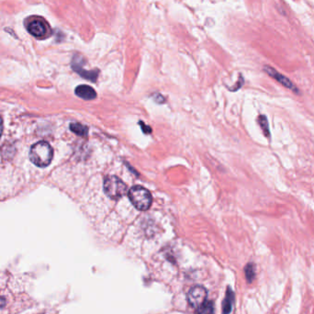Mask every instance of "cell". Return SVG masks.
<instances>
[{"label":"cell","instance_id":"13","mask_svg":"<svg viewBox=\"0 0 314 314\" xmlns=\"http://www.w3.org/2000/svg\"><path fill=\"white\" fill-rule=\"evenodd\" d=\"M244 274L248 283L254 281L255 278V267L253 263L247 264L246 267H244Z\"/></svg>","mask_w":314,"mask_h":314},{"label":"cell","instance_id":"8","mask_svg":"<svg viewBox=\"0 0 314 314\" xmlns=\"http://www.w3.org/2000/svg\"><path fill=\"white\" fill-rule=\"evenodd\" d=\"M76 95L85 101H92L97 98V93L94 89L87 85L78 86L76 89Z\"/></svg>","mask_w":314,"mask_h":314},{"label":"cell","instance_id":"12","mask_svg":"<svg viewBox=\"0 0 314 314\" xmlns=\"http://www.w3.org/2000/svg\"><path fill=\"white\" fill-rule=\"evenodd\" d=\"M257 120H258V124L260 125L261 129L263 130L264 135L269 138L270 137V130H269V123H268L267 117L265 115H260Z\"/></svg>","mask_w":314,"mask_h":314},{"label":"cell","instance_id":"15","mask_svg":"<svg viewBox=\"0 0 314 314\" xmlns=\"http://www.w3.org/2000/svg\"><path fill=\"white\" fill-rule=\"evenodd\" d=\"M2 132H3V121H2V119L0 118V137L2 135Z\"/></svg>","mask_w":314,"mask_h":314},{"label":"cell","instance_id":"5","mask_svg":"<svg viewBox=\"0 0 314 314\" xmlns=\"http://www.w3.org/2000/svg\"><path fill=\"white\" fill-rule=\"evenodd\" d=\"M84 64H85V59L83 56H81L80 54H76L72 60V68L84 78L88 79L89 81L96 82L97 78L99 77V70L97 69L92 71L85 70L83 68Z\"/></svg>","mask_w":314,"mask_h":314},{"label":"cell","instance_id":"9","mask_svg":"<svg viewBox=\"0 0 314 314\" xmlns=\"http://www.w3.org/2000/svg\"><path fill=\"white\" fill-rule=\"evenodd\" d=\"M233 303H234V294L231 291V288L228 287L223 303H222V314H231Z\"/></svg>","mask_w":314,"mask_h":314},{"label":"cell","instance_id":"2","mask_svg":"<svg viewBox=\"0 0 314 314\" xmlns=\"http://www.w3.org/2000/svg\"><path fill=\"white\" fill-rule=\"evenodd\" d=\"M128 196L132 205L139 210H147L152 205L153 198L150 191L141 186L132 187L129 190Z\"/></svg>","mask_w":314,"mask_h":314},{"label":"cell","instance_id":"14","mask_svg":"<svg viewBox=\"0 0 314 314\" xmlns=\"http://www.w3.org/2000/svg\"><path fill=\"white\" fill-rule=\"evenodd\" d=\"M141 126H142V129L143 131H144V133H150L151 131H152V129H151V127H149V126H146L145 124H143V123H140Z\"/></svg>","mask_w":314,"mask_h":314},{"label":"cell","instance_id":"11","mask_svg":"<svg viewBox=\"0 0 314 314\" xmlns=\"http://www.w3.org/2000/svg\"><path fill=\"white\" fill-rule=\"evenodd\" d=\"M70 130L76 133L78 136H87L88 132H89V129L88 127L84 126V125L80 124V123H71L70 125Z\"/></svg>","mask_w":314,"mask_h":314},{"label":"cell","instance_id":"4","mask_svg":"<svg viewBox=\"0 0 314 314\" xmlns=\"http://www.w3.org/2000/svg\"><path fill=\"white\" fill-rule=\"evenodd\" d=\"M207 290L203 286L197 285L192 287L189 291L188 303L192 308L197 310L207 301Z\"/></svg>","mask_w":314,"mask_h":314},{"label":"cell","instance_id":"6","mask_svg":"<svg viewBox=\"0 0 314 314\" xmlns=\"http://www.w3.org/2000/svg\"><path fill=\"white\" fill-rule=\"evenodd\" d=\"M27 28L30 34L36 38H43L50 33V27L47 22L43 18L38 17L31 19Z\"/></svg>","mask_w":314,"mask_h":314},{"label":"cell","instance_id":"10","mask_svg":"<svg viewBox=\"0 0 314 314\" xmlns=\"http://www.w3.org/2000/svg\"><path fill=\"white\" fill-rule=\"evenodd\" d=\"M196 314H214L213 303L206 301L200 308L197 309Z\"/></svg>","mask_w":314,"mask_h":314},{"label":"cell","instance_id":"7","mask_svg":"<svg viewBox=\"0 0 314 314\" xmlns=\"http://www.w3.org/2000/svg\"><path fill=\"white\" fill-rule=\"evenodd\" d=\"M263 70L266 72L269 77H272L273 79H275L276 81H278L279 83L281 84L286 89H291L292 92H294V93H296V94L300 93L299 89L294 85V83L291 82V79L288 78L287 77H285L284 75L280 74V73L277 71L275 68H273V67L269 66V65H265L264 68H263Z\"/></svg>","mask_w":314,"mask_h":314},{"label":"cell","instance_id":"3","mask_svg":"<svg viewBox=\"0 0 314 314\" xmlns=\"http://www.w3.org/2000/svg\"><path fill=\"white\" fill-rule=\"evenodd\" d=\"M104 190L107 196L112 200H119L128 192L124 182L115 176H109L105 178Z\"/></svg>","mask_w":314,"mask_h":314},{"label":"cell","instance_id":"1","mask_svg":"<svg viewBox=\"0 0 314 314\" xmlns=\"http://www.w3.org/2000/svg\"><path fill=\"white\" fill-rule=\"evenodd\" d=\"M54 156V151L46 142H36L30 151V160L38 167H46L51 164Z\"/></svg>","mask_w":314,"mask_h":314}]
</instances>
